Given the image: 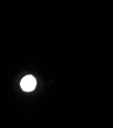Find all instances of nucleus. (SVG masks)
<instances>
[{"label": "nucleus", "instance_id": "1", "mask_svg": "<svg viewBox=\"0 0 113 128\" xmlns=\"http://www.w3.org/2000/svg\"><path fill=\"white\" fill-rule=\"evenodd\" d=\"M20 86L24 92L34 90L36 88V86H37V79L32 75H26L21 79Z\"/></svg>", "mask_w": 113, "mask_h": 128}]
</instances>
